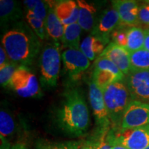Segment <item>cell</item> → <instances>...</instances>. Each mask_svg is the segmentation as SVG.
Wrapping results in <instances>:
<instances>
[{
    "mask_svg": "<svg viewBox=\"0 0 149 149\" xmlns=\"http://www.w3.org/2000/svg\"><path fill=\"white\" fill-rule=\"evenodd\" d=\"M81 30V28L77 23L65 26L64 35L61 40L64 47L79 50L81 45L79 43Z\"/></svg>",
    "mask_w": 149,
    "mask_h": 149,
    "instance_id": "obj_19",
    "label": "cell"
},
{
    "mask_svg": "<svg viewBox=\"0 0 149 149\" xmlns=\"http://www.w3.org/2000/svg\"><path fill=\"white\" fill-rule=\"evenodd\" d=\"M95 69L109 70V71L114 73L122 81H124V79H125V75L119 69L118 67L113 61L106 58V57L100 56L97 59L95 63Z\"/></svg>",
    "mask_w": 149,
    "mask_h": 149,
    "instance_id": "obj_27",
    "label": "cell"
},
{
    "mask_svg": "<svg viewBox=\"0 0 149 149\" xmlns=\"http://www.w3.org/2000/svg\"><path fill=\"white\" fill-rule=\"evenodd\" d=\"M111 37L113 43L126 48L127 44V29H122L120 26L112 33Z\"/></svg>",
    "mask_w": 149,
    "mask_h": 149,
    "instance_id": "obj_29",
    "label": "cell"
},
{
    "mask_svg": "<svg viewBox=\"0 0 149 149\" xmlns=\"http://www.w3.org/2000/svg\"><path fill=\"white\" fill-rule=\"evenodd\" d=\"M54 10L64 26L77 23L79 7L77 1L72 0L57 1L54 4Z\"/></svg>",
    "mask_w": 149,
    "mask_h": 149,
    "instance_id": "obj_14",
    "label": "cell"
},
{
    "mask_svg": "<svg viewBox=\"0 0 149 149\" xmlns=\"http://www.w3.org/2000/svg\"><path fill=\"white\" fill-rule=\"evenodd\" d=\"M48 2H49V6H48V13L45 21L46 33L55 42H57L62 38L64 26L56 15L53 3L51 1Z\"/></svg>",
    "mask_w": 149,
    "mask_h": 149,
    "instance_id": "obj_17",
    "label": "cell"
},
{
    "mask_svg": "<svg viewBox=\"0 0 149 149\" xmlns=\"http://www.w3.org/2000/svg\"><path fill=\"white\" fill-rule=\"evenodd\" d=\"M40 40L33 30L19 22L3 35L1 44L11 61L26 66L32 64L40 52Z\"/></svg>",
    "mask_w": 149,
    "mask_h": 149,
    "instance_id": "obj_1",
    "label": "cell"
},
{
    "mask_svg": "<svg viewBox=\"0 0 149 149\" xmlns=\"http://www.w3.org/2000/svg\"><path fill=\"white\" fill-rule=\"evenodd\" d=\"M15 124L13 118L8 112L1 109L0 112V136L1 138L6 139L13 134Z\"/></svg>",
    "mask_w": 149,
    "mask_h": 149,
    "instance_id": "obj_25",
    "label": "cell"
},
{
    "mask_svg": "<svg viewBox=\"0 0 149 149\" xmlns=\"http://www.w3.org/2000/svg\"><path fill=\"white\" fill-rule=\"evenodd\" d=\"M61 59L68 75L75 78L90 66V60L80 50L67 48L61 54Z\"/></svg>",
    "mask_w": 149,
    "mask_h": 149,
    "instance_id": "obj_10",
    "label": "cell"
},
{
    "mask_svg": "<svg viewBox=\"0 0 149 149\" xmlns=\"http://www.w3.org/2000/svg\"><path fill=\"white\" fill-rule=\"evenodd\" d=\"M130 71L149 70V51L144 48L130 53Z\"/></svg>",
    "mask_w": 149,
    "mask_h": 149,
    "instance_id": "obj_21",
    "label": "cell"
},
{
    "mask_svg": "<svg viewBox=\"0 0 149 149\" xmlns=\"http://www.w3.org/2000/svg\"><path fill=\"white\" fill-rule=\"evenodd\" d=\"M108 139L113 144H120L128 149H145L149 146V124L132 129L112 128Z\"/></svg>",
    "mask_w": 149,
    "mask_h": 149,
    "instance_id": "obj_5",
    "label": "cell"
},
{
    "mask_svg": "<svg viewBox=\"0 0 149 149\" xmlns=\"http://www.w3.org/2000/svg\"><path fill=\"white\" fill-rule=\"evenodd\" d=\"M10 61L11 60L9 59L3 46H1V47H0V68L5 66L6 64H8Z\"/></svg>",
    "mask_w": 149,
    "mask_h": 149,
    "instance_id": "obj_33",
    "label": "cell"
},
{
    "mask_svg": "<svg viewBox=\"0 0 149 149\" xmlns=\"http://www.w3.org/2000/svg\"><path fill=\"white\" fill-rule=\"evenodd\" d=\"M109 130H105L101 133L95 149H112V145L110 143L107 136Z\"/></svg>",
    "mask_w": 149,
    "mask_h": 149,
    "instance_id": "obj_31",
    "label": "cell"
},
{
    "mask_svg": "<svg viewBox=\"0 0 149 149\" xmlns=\"http://www.w3.org/2000/svg\"><path fill=\"white\" fill-rule=\"evenodd\" d=\"M24 5L37 18L45 22L47 16L49 2L40 1V0H27L24 1Z\"/></svg>",
    "mask_w": 149,
    "mask_h": 149,
    "instance_id": "obj_24",
    "label": "cell"
},
{
    "mask_svg": "<svg viewBox=\"0 0 149 149\" xmlns=\"http://www.w3.org/2000/svg\"><path fill=\"white\" fill-rule=\"evenodd\" d=\"M61 58L60 45L57 42L48 43L43 48L40 59V78L43 86L46 88L56 86Z\"/></svg>",
    "mask_w": 149,
    "mask_h": 149,
    "instance_id": "obj_4",
    "label": "cell"
},
{
    "mask_svg": "<svg viewBox=\"0 0 149 149\" xmlns=\"http://www.w3.org/2000/svg\"><path fill=\"white\" fill-rule=\"evenodd\" d=\"M149 124V104L132 100L123 115L120 129L127 130Z\"/></svg>",
    "mask_w": 149,
    "mask_h": 149,
    "instance_id": "obj_7",
    "label": "cell"
},
{
    "mask_svg": "<svg viewBox=\"0 0 149 149\" xmlns=\"http://www.w3.org/2000/svg\"><path fill=\"white\" fill-rule=\"evenodd\" d=\"M145 32L142 29L133 26L127 29V44L126 48L129 53L144 48Z\"/></svg>",
    "mask_w": 149,
    "mask_h": 149,
    "instance_id": "obj_20",
    "label": "cell"
},
{
    "mask_svg": "<svg viewBox=\"0 0 149 149\" xmlns=\"http://www.w3.org/2000/svg\"><path fill=\"white\" fill-rule=\"evenodd\" d=\"M112 149H128L126 147L122 146L120 144H113L112 145Z\"/></svg>",
    "mask_w": 149,
    "mask_h": 149,
    "instance_id": "obj_36",
    "label": "cell"
},
{
    "mask_svg": "<svg viewBox=\"0 0 149 149\" xmlns=\"http://www.w3.org/2000/svg\"><path fill=\"white\" fill-rule=\"evenodd\" d=\"M26 19L33 32L40 40H44L46 34L45 22L37 18L30 11H27Z\"/></svg>",
    "mask_w": 149,
    "mask_h": 149,
    "instance_id": "obj_26",
    "label": "cell"
},
{
    "mask_svg": "<svg viewBox=\"0 0 149 149\" xmlns=\"http://www.w3.org/2000/svg\"><path fill=\"white\" fill-rule=\"evenodd\" d=\"M97 141H86L84 142L79 149H95Z\"/></svg>",
    "mask_w": 149,
    "mask_h": 149,
    "instance_id": "obj_34",
    "label": "cell"
},
{
    "mask_svg": "<svg viewBox=\"0 0 149 149\" xmlns=\"http://www.w3.org/2000/svg\"><path fill=\"white\" fill-rule=\"evenodd\" d=\"M22 13L20 5L13 0L0 1V17L1 25H6L22 17Z\"/></svg>",
    "mask_w": 149,
    "mask_h": 149,
    "instance_id": "obj_18",
    "label": "cell"
},
{
    "mask_svg": "<svg viewBox=\"0 0 149 149\" xmlns=\"http://www.w3.org/2000/svg\"><path fill=\"white\" fill-rule=\"evenodd\" d=\"M1 149H28V148L21 143L11 145L7 139L1 138Z\"/></svg>",
    "mask_w": 149,
    "mask_h": 149,
    "instance_id": "obj_32",
    "label": "cell"
},
{
    "mask_svg": "<svg viewBox=\"0 0 149 149\" xmlns=\"http://www.w3.org/2000/svg\"><path fill=\"white\" fill-rule=\"evenodd\" d=\"M109 41L100 37L89 35L84 39L81 43L79 50L86 56L89 60L97 59L105 49V46Z\"/></svg>",
    "mask_w": 149,
    "mask_h": 149,
    "instance_id": "obj_15",
    "label": "cell"
},
{
    "mask_svg": "<svg viewBox=\"0 0 149 149\" xmlns=\"http://www.w3.org/2000/svg\"><path fill=\"white\" fill-rule=\"evenodd\" d=\"M84 141H51L46 139L37 141L35 149H79Z\"/></svg>",
    "mask_w": 149,
    "mask_h": 149,
    "instance_id": "obj_22",
    "label": "cell"
},
{
    "mask_svg": "<svg viewBox=\"0 0 149 149\" xmlns=\"http://www.w3.org/2000/svg\"><path fill=\"white\" fill-rule=\"evenodd\" d=\"M104 102L114 128H120L122 117L132 98L124 81H116L103 90Z\"/></svg>",
    "mask_w": 149,
    "mask_h": 149,
    "instance_id": "obj_3",
    "label": "cell"
},
{
    "mask_svg": "<svg viewBox=\"0 0 149 149\" xmlns=\"http://www.w3.org/2000/svg\"><path fill=\"white\" fill-rule=\"evenodd\" d=\"M139 22L149 25V3H144L139 6Z\"/></svg>",
    "mask_w": 149,
    "mask_h": 149,
    "instance_id": "obj_30",
    "label": "cell"
},
{
    "mask_svg": "<svg viewBox=\"0 0 149 149\" xmlns=\"http://www.w3.org/2000/svg\"><path fill=\"white\" fill-rule=\"evenodd\" d=\"M124 82L132 100L149 102V70L130 72Z\"/></svg>",
    "mask_w": 149,
    "mask_h": 149,
    "instance_id": "obj_9",
    "label": "cell"
},
{
    "mask_svg": "<svg viewBox=\"0 0 149 149\" xmlns=\"http://www.w3.org/2000/svg\"><path fill=\"white\" fill-rule=\"evenodd\" d=\"M8 87L23 97H35L40 88L35 75L26 66L20 65L11 78Z\"/></svg>",
    "mask_w": 149,
    "mask_h": 149,
    "instance_id": "obj_6",
    "label": "cell"
},
{
    "mask_svg": "<svg viewBox=\"0 0 149 149\" xmlns=\"http://www.w3.org/2000/svg\"><path fill=\"white\" fill-rule=\"evenodd\" d=\"M120 19L117 10L111 8L102 13L91 35L109 41L112 33L120 26Z\"/></svg>",
    "mask_w": 149,
    "mask_h": 149,
    "instance_id": "obj_11",
    "label": "cell"
},
{
    "mask_svg": "<svg viewBox=\"0 0 149 149\" xmlns=\"http://www.w3.org/2000/svg\"><path fill=\"white\" fill-rule=\"evenodd\" d=\"M100 57H106L113 61L124 75L130 72V53L126 48L112 42L106 47Z\"/></svg>",
    "mask_w": 149,
    "mask_h": 149,
    "instance_id": "obj_13",
    "label": "cell"
},
{
    "mask_svg": "<svg viewBox=\"0 0 149 149\" xmlns=\"http://www.w3.org/2000/svg\"><path fill=\"white\" fill-rule=\"evenodd\" d=\"M145 2H146V3H149V1H145Z\"/></svg>",
    "mask_w": 149,
    "mask_h": 149,
    "instance_id": "obj_37",
    "label": "cell"
},
{
    "mask_svg": "<svg viewBox=\"0 0 149 149\" xmlns=\"http://www.w3.org/2000/svg\"><path fill=\"white\" fill-rule=\"evenodd\" d=\"M145 149H149V146H148V147H147V148H146Z\"/></svg>",
    "mask_w": 149,
    "mask_h": 149,
    "instance_id": "obj_38",
    "label": "cell"
},
{
    "mask_svg": "<svg viewBox=\"0 0 149 149\" xmlns=\"http://www.w3.org/2000/svg\"><path fill=\"white\" fill-rule=\"evenodd\" d=\"M92 80L102 90L111 84L122 81L114 73L109 70L95 68L93 70Z\"/></svg>",
    "mask_w": 149,
    "mask_h": 149,
    "instance_id": "obj_23",
    "label": "cell"
},
{
    "mask_svg": "<svg viewBox=\"0 0 149 149\" xmlns=\"http://www.w3.org/2000/svg\"><path fill=\"white\" fill-rule=\"evenodd\" d=\"M77 3L79 7L77 24L84 31H92L97 23L95 21L96 8L92 3L84 0H78Z\"/></svg>",
    "mask_w": 149,
    "mask_h": 149,
    "instance_id": "obj_16",
    "label": "cell"
},
{
    "mask_svg": "<svg viewBox=\"0 0 149 149\" xmlns=\"http://www.w3.org/2000/svg\"><path fill=\"white\" fill-rule=\"evenodd\" d=\"M57 120L59 127L70 135L81 136L86 133L90 123L89 112L84 99L77 89H70L65 93Z\"/></svg>",
    "mask_w": 149,
    "mask_h": 149,
    "instance_id": "obj_2",
    "label": "cell"
},
{
    "mask_svg": "<svg viewBox=\"0 0 149 149\" xmlns=\"http://www.w3.org/2000/svg\"><path fill=\"white\" fill-rule=\"evenodd\" d=\"M113 8L120 16V25L135 26L139 23L138 18L139 5L133 0H115L112 1Z\"/></svg>",
    "mask_w": 149,
    "mask_h": 149,
    "instance_id": "obj_12",
    "label": "cell"
},
{
    "mask_svg": "<svg viewBox=\"0 0 149 149\" xmlns=\"http://www.w3.org/2000/svg\"><path fill=\"white\" fill-rule=\"evenodd\" d=\"M145 37H144V48L145 50L149 51V29H146L144 31Z\"/></svg>",
    "mask_w": 149,
    "mask_h": 149,
    "instance_id": "obj_35",
    "label": "cell"
},
{
    "mask_svg": "<svg viewBox=\"0 0 149 149\" xmlns=\"http://www.w3.org/2000/svg\"><path fill=\"white\" fill-rule=\"evenodd\" d=\"M19 66L17 64L10 61L8 64L0 68V84L1 86H8L11 78Z\"/></svg>",
    "mask_w": 149,
    "mask_h": 149,
    "instance_id": "obj_28",
    "label": "cell"
},
{
    "mask_svg": "<svg viewBox=\"0 0 149 149\" xmlns=\"http://www.w3.org/2000/svg\"><path fill=\"white\" fill-rule=\"evenodd\" d=\"M89 100L100 131L109 130L111 122L104 102L103 91L93 80L89 84Z\"/></svg>",
    "mask_w": 149,
    "mask_h": 149,
    "instance_id": "obj_8",
    "label": "cell"
}]
</instances>
